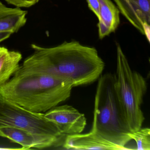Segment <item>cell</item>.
Here are the masks:
<instances>
[{
  "mask_svg": "<svg viewBox=\"0 0 150 150\" xmlns=\"http://www.w3.org/2000/svg\"><path fill=\"white\" fill-rule=\"evenodd\" d=\"M22 59L21 52L0 47V87L7 83L18 71Z\"/></svg>",
  "mask_w": 150,
  "mask_h": 150,
  "instance_id": "12",
  "label": "cell"
},
{
  "mask_svg": "<svg viewBox=\"0 0 150 150\" xmlns=\"http://www.w3.org/2000/svg\"><path fill=\"white\" fill-rule=\"evenodd\" d=\"M89 9L99 18V3L98 0H87Z\"/></svg>",
  "mask_w": 150,
  "mask_h": 150,
  "instance_id": "15",
  "label": "cell"
},
{
  "mask_svg": "<svg viewBox=\"0 0 150 150\" xmlns=\"http://www.w3.org/2000/svg\"><path fill=\"white\" fill-rule=\"evenodd\" d=\"M10 5L17 8H29L37 4L40 0H5Z\"/></svg>",
  "mask_w": 150,
  "mask_h": 150,
  "instance_id": "14",
  "label": "cell"
},
{
  "mask_svg": "<svg viewBox=\"0 0 150 150\" xmlns=\"http://www.w3.org/2000/svg\"><path fill=\"white\" fill-rule=\"evenodd\" d=\"M63 147L70 150H122L93 132L66 136Z\"/></svg>",
  "mask_w": 150,
  "mask_h": 150,
  "instance_id": "9",
  "label": "cell"
},
{
  "mask_svg": "<svg viewBox=\"0 0 150 150\" xmlns=\"http://www.w3.org/2000/svg\"><path fill=\"white\" fill-rule=\"evenodd\" d=\"M114 86L121 109L131 132L142 127L145 120L141 110L147 83L139 73L132 70L119 44L117 43L116 70Z\"/></svg>",
  "mask_w": 150,
  "mask_h": 150,
  "instance_id": "4",
  "label": "cell"
},
{
  "mask_svg": "<svg viewBox=\"0 0 150 150\" xmlns=\"http://www.w3.org/2000/svg\"><path fill=\"white\" fill-rule=\"evenodd\" d=\"M44 116L57 126L63 136L81 133L86 125L84 114L70 105L56 106L47 111Z\"/></svg>",
  "mask_w": 150,
  "mask_h": 150,
  "instance_id": "6",
  "label": "cell"
},
{
  "mask_svg": "<svg viewBox=\"0 0 150 150\" xmlns=\"http://www.w3.org/2000/svg\"><path fill=\"white\" fill-rule=\"evenodd\" d=\"M28 11L20 8L0 9V32L16 33L27 22Z\"/></svg>",
  "mask_w": 150,
  "mask_h": 150,
  "instance_id": "11",
  "label": "cell"
},
{
  "mask_svg": "<svg viewBox=\"0 0 150 150\" xmlns=\"http://www.w3.org/2000/svg\"><path fill=\"white\" fill-rule=\"evenodd\" d=\"M5 6H6L3 5L2 2L0 1V9H1V8H3L5 7Z\"/></svg>",
  "mask_w": 150,
  "mask_h": 150,
  "instance_id": "16",
  "label": "cell"
},
{
  "mask_svg": "<svg viewBox=\"0 0 150 150\" xmlns=\"http://www.w3.org/2000/svg\"><path fill=\"white\" fill-rule=\"evenodd\" d=\"M44 114L30 111L0 95V127H15L60 139L63 135Z\"/></svg>",
  "mask_w": 150,
  "mask_h": 150,
  "instance_id": "5",
  "label": "cell"
},
{
  "mask_svg": "<svg viewBox=\"0 0 150 150\" xmlns=\"http://www.w3.org/2000/svg\"><path fill=\"white\" fill-rule=\"evenodd\" d=\"M34 53L22 68L45 73L71 81L74 87L88 85L102 75L105 63L94 47L75 41H65L51 48L32 44Z\"/></svg>",
  "mask_w": 150,
  "mask_h": 150,
  "instance_id": "1",
  "label": "cell"
},
{
  "mask_svg": "<svg viewBox=\"0 0 150 150\" xmlns=\"http://www.w3.org/2000/svg\"><path fill=\"white\" fill-rule=\"evenodd\" d=\"M99 22L97 26L100 39L115 31L120 24V11L110 0H98Z\"/></svg>",
  "mask_w": 150,
  "mask_h": 150,
  "instance_id": "10",
  "label": "cell"
},
{
  "mask_svg": "<svg viewBox=\"0 0 150 150\" xmlns=\"http://www.w3.org/2000/svg\"><path fill=\"white\" fill-rule=\"evenodd\" d=\"M129 136L132 140L137 144V150H150V129L142 128L133 132H130Z\"/></svg>",
  "mask_w": 150,
  "mask_h": 150,
  "instance_id": "13",
  "label": "cell"
},
{
  "mask_svg": "<svg viewBox=\"0 0 150 150\" xmlns=\"http://www.w3.org/2000/svg\"><path fill=\"white\" fill-rule=\"evenodd\" d=\"M73 87L67 80L20 66L0 87V95L30 111L42 113L66 100Z\"/></svg>",
  "mask_w": 150,
  "mask_h": 150,
  "instance_id": "2",
  "label": "cell"
},
{
  "mask_svg": "<svg viewBox=\"0 0 150 150\" xmlns=\"http://www.w3.org/2000/svg\"><path fill=\"white\" fill-rule=\"evenodd\" d=\"M113 1L120 13L150 42V0Z\"/></svg>",
  "mask_w": 150,
  "mask_h": 150,
  "instance_id": "7",
  "label": "cell"
},
{
  "mask_svg": "<svg viewBox=\"0 0 150 150\" xmlns=\"http://www.w3.org/2000/svg\"><path fill=\"white\" fill-rule=\"evenodd\" d=\"M95 98L92 131L122 150L132 140L115 92L113 74L107 73L98 79Z\"/></svg>",
  "mask_w": 150,
  "mask_h": 150,
  "instance_id": "3",
  "label": "cell"
},
{
  "mask_svg": "<svg viewBox=\"0 0 150 150\" xmlns=\"http://www.w3.org/2000/svg\"><path fill=\"white\" fill-rule=\"evenodd\" d=\"M0 137L6 138L19 144L24 150L30 148L44 149L55 145L59 138L40 135L26 130L10 126L0 127Z\"/></svg>",
  "mask_w": 150,
  "mask_h": 150,
  "instance_id": "8",
  "label": "cell"
}]
</instances>
